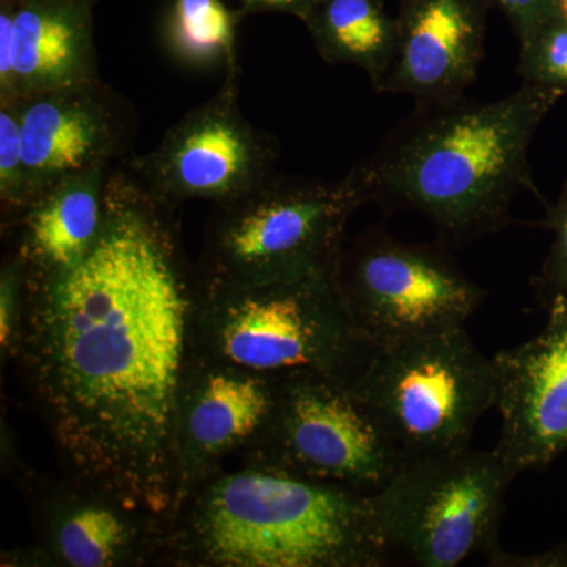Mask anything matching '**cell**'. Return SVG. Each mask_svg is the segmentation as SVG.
Returning a JSON list of instances; mask_svg holds the SVG:
<instances>
[{
  "label": "cell",
  "instance_id": "7",
  "mask_svg": "<svg viewBox=\"0 0 567 567\" xmlns=\"http://www.w3.org/2000/svg\"><path fill=\"white\" fill-rule=\"evenodd\" d=\"M518 473L498 451L406 458L372 498L390 555L421 567H454L499 550L507 488Z\"/></svg>",
  "mask_w": 567,
  "mask_h": 567
},
{
  "label": "cell",
  "instance_id": "17",
  "mask_svg": "<svg viewBox=\"0 0 567 567\" xmlns=\"http://www.w3.org/2000/svg\"><path fill=\"white\" fill-rule=\"evenodd\" d=\"M111 169L93 167L52 183L33 197L17 221L3 227V233L17 235L11 249L28 274L65 270L91 251L102 233Z\"/></svg>",
  "mask_w": 567,
  "mask_h": 567
},
{
  "label": "cell",
  "instance_id": "26",
  "mask_svg": "<svg viewBox=\"0 0 567 567\" xmlns=\"http://www.w3.org/2000/svg\"><path fill=\"white\" fill-rule=\"evenodd\" d=\"M559 13L567 21V0H558Z\"/></svg>",
  "mask_w": 567,
  "mask_h": 567
},
{
  "label": "cell",
  "instance_id": "14",
  "mask_svg": "<svg viewBox=\"0 0 567 567\" xmlns=\"http://www.w3.org/2000/svg\"><path fill=\"white\" fill-rule=\"evenodd\" d=\"M496 451L517 473L567 451V298H550L546 327L516 349L495 354Z\"/></svg>",
  "mask_w": 567,
  "mask_h": 567
},
{
  "label": "cell",
  "instance_id": "3",
  "mask_svg": "<svg viewBox=\"0 0 567 567\" xmlns=\"http://www.w3.org/2000/svg\"><path fill=\"white\" fill-rule=\"evenodd\" d=\"M390 557L372 495L241 462L178 502L164 565L379 567Z\"/></svg>",
  "mask_w": 567,
  "mask_h": 567
},
{
  "label": "cell",
  "instance_id": "23",
  "mask_svg": "<svg viewBox=\"0 0 567 567\" xmlns=\"http://www.w3.org/2000/svg\"><path fill=\"white\" fill-rule=\"evenodd\" d=\"M546 224L554 234V241L540 271L539 282L550 298H567V181L557 204L548 208Z\"/></svg>",
  "mask_w": 567,
  "mask_h": 567
},
{
  "label": "cell",
  "instance_id": "2",
  "mask_svg": "<svg viewBox=\"0 0 567 567\" xmlns=\"http://www.w3.org/2000/svg\"><path fill=\"white\" fill-rule=\"evenodd\" d=\"M563 95L524 84L494 102L417 104L347 177L363 205L420 213L451 240L496 233L518 194H536L529 148Z\"/></svg>",
  "mask_w": 567,
  "mask_h": 567
},
{
  "label": "cell",
  "instance_id": "21",
  "mask_svg": "<svg viewBox=\"0 0 567 567\" xmlns=\"http://www.w3.org/2000/svg\"><path fill=\"white\" fill-rule=\"evenodd\" d=\"M518 74L524 84L567 93V21L559 17L520 43Z\"/></svg>",
  "mask_w": 567,
  "mask_h": 567
},
{
  "label": "cell",
  "instance_id": "16",
  "mask_svg": "<svg viewBox=\"0 0 567 567\" xmlns=\"http://www.w3.org/2000/svg\"><path fill=\"white\" fill-rule=\"evenodd\" d=\"M96 0H0V99L99 80Z\"/></svg>",
  "mask_w": 567,
  "mask_h": 567
},
{
  "label": "cell",
  "instance_id": "11",
  "mask_svg": "<svg viewBox=\"0 0 567 567\" xmlns=\"http://www.w3.org/2000/svg\"><path fill=\"white\" fill-rule=\"evenodd\" d=\"M31 492L37 551L50 565H164L167 520L158 514L66 475Z\"/></svg>",
  "mask_w": 567,
  "mask_h": 567
},
{
  "label": "cell",
  "instance_id": "12",
  "mask_svg": "<svg viewBox=\"0 0 567 567\" xmlns=\"http://www.w3.org/2000/svg\"><path fill=\"white\" fill-rule=\"evenodd\" d=\"M136 123L132 104L102 78L21 99L22 155L31 203L69 175L114 166L132 156Z\"/></svg>",
  "mask_w": 567,
  "mask_h": 567
},
{
  "label": "cell",
  "instance_id": "4",
  "mask_svg": "<svg viewBox=\"0 0 567 567\" xmlns=\"http://www.w3.org/2000/svg\"><path fill=\"white\" fill-rule=\"evenodd\" d=\"M369 346L347 315L334 271L309 278L210 286L199 278L192 352L251 374L352 380Z\"/></svg>",
  "mask_w": 567,
  "mask_h": 567
},
{
  "label": "cell",
  "instance_id": "24",
  "mask_svg": "<svg viewBox=\"0 0 567 567\" xmlns=\"http://www.w3.org/2000/svg\"><path fill=\"white\" fill-rule=\"evenodd\" d=\"M492 2L505 13L520 43L539 31L547 22L561 17L558 0H492Z\"/></svg>",
  "mask_w": 567,
  "mask_h": 567
},
{
  "label": "cell",
  "instance_id": "8",
  "mask_svg": "<svg viewBox=\"0 0 567 567\" xmlns=\"http://www.w3.org/2000/svg\"><path fill=\"white\" fill-rule=\"evenodd\" d=\"M334 282L365 346L465 327L486 292L447 254L368 229L344 244Z\"/></svg>",
  "mask_w": 567,
  "mask_h": 567
},
{
  "label": "cell",
  "instance_id": "22",
  "mask_svg": "<svg viewBox=\"0 0 567 567\" xmlns=\"http://www.w3.org/2000/svg\"><path fill=\"white\" fill-rule=\"evenodd\" d=\"M25 301V270L13 249L3 257L0 268V347L3 357L13 358L20 338Z\"/></svg>",
  "mask_w": 567,
  "mask_h": 567
},
{
  "label": "cell",
  "instance_id": "18",
  "mask_svg": "<svg viewBox=\"0 0 567 567\" xmlns=\"http://www.w3.org/2000/svg\"><path fill=\"white\" fill-rule=\"evenodd\" d=\"M301 22L324 62L363 70L380 91L398 48V21L383 0H320Z\"/></svg>",
  "mask_w": 567,
  "mask_h": 567
},
{
  "label": "cell",
  "instance_id": "9",
  "mask_svg": "<svg viewBox=\"0 0 567 567\" xmlns=\"http://www.w3.org/2000/svg\"><path fill=\"white\" fill-rule=\"evenodd\" d=\"M240 461L374 495L405 457L350 380L303 375L282 382L267 432Z\"/></svg>",
  "mask_w": 567,
  "mask_h": 567
},
{
  "label": "cell",
  "instance_id": "19",
  "mask_svg": "<svg viewBox=\"0 0 567 567\" xmlns=\"http://www.w3.org/2000/svg\"><path fill=\"white\" fill-rule=\"evenodd\" d=\"M238 9L224 0H171L163 17V40L171 55L197 70H241Z\"/></svg>",
  "mask_w": 567,
  "mask_h": 567
},
{
  "label": "cell",
  "instance_id": "25",
  "mask_svg": "<svg viewBox=\"0 0 567 567\" xmlns=\"http://www.w3.org/2000/svg\"><path fill=\"white\" fill-rule=\"evenodd\" d=\"M320 0H240L238 13L241 20L262 13H284L303 21Z\"/></svg>",
  "mask_w": 567,
  "mask_h": 567
},
{
  "label": "cell",
  "instance_id": "13",
  "mask_svg": "<svg viewBox=\"0 0 567 567\" xmlns=\"http://www.w3.org/2000/svg\"><path fill=\"white\" fill-rule=\"evenodd\" d=\"M282 382L216 363L189 350L178 391V502L267 432ZM177 502V505H178Z\"/></svg>",
  "mask_w": 567,
  "mask_h": 567
},
{
  "label": "cell",
  "instance_id": "10",
  "mask_svg": "<svg viewBox=\"0 0 567 567\" xmlns=\"http://www.w3.org/2000/svg\"><path fill=\"white\" fill-rule=\"evenodd\" d=\"M241 70L224 74L219 91L171 126L144 155L123 159L162 203L221 204L251 192L276 174L278 141L240 110Z\"/></svg>",
  "mask_w": 567,
  "mask_h": 567
},
{
  "label": "cell",
  "instance_id": "6",
  "mask_svg": "<svg viewBox=\"0 0 567 567\" xmlns=\"http://www.w3.org/2000/svg\"><path fill=\"white\" fill-rule=\"evenodd\" d=\"M406 458L468 446L477 421L496 405L494 358L465 327L369 347L350 380Z\"/></svg>",
  "mask_w": 567,
  "mask_h": 567
},
{
  "label": "cell",
  "instance_id": "20",
  "mask_svg": "<svg viewBox=\"0 0 567 567\" xmlns=\"http://www.w3.org/2000/svg\"><path fill=\"white\" fill-rule=\"evenodd\" d=\"M29 196L21 140V99H0V204L2 229L25 210Z\"/></svg>",
  "mask_w": 567,
  "mask_h": 567
},
{
  "label": "cell",
  "instance_id": "5",
  "mask_svg": "<svg viewBox=\"0 0 567 567\" xmlns=\"http://www.w3.org/2000/svg\"><path fill=\"white\" fill-rule=\"evenodd\" d=\"M360 194L338 182L276 173L235 199L213 204L197 274L210 286L292 281L334 271Z\"/></svg>",
  "mask_w": 567,
  "mask_h": 567
},
{
  "label": "cell",
  "instance_id": "1",
  "mask_svg": "<svg viewBox=\"0 0 567 567\" xmlns=\"http://www.w3.org/2000/svg\"><path fill=\"white\" fill-rule=\"evenodd\" d=\"M197 292L177 208L114 164L91 251L62 271H25L13 357L65 475L166 520L181 494L177 404Z\"/></svg>",
  "mask_w": 567,
  "mask_h": 567
},
{
  "label": "cell",
  "instance_id": "15",
  "mask_svg": "<svg viewBox=\"0 0 567 567\" xmlns=\"http://www.w3.org/2000/svg\"><path fill=\"white\" fill-rule=\"evenodd\" d=\"M492 0H401L398 48L379 92L453 102L476 81Z\"/></svg>",
  "mask_w": 567,
  "mask_h": 567
}]
</instances>
